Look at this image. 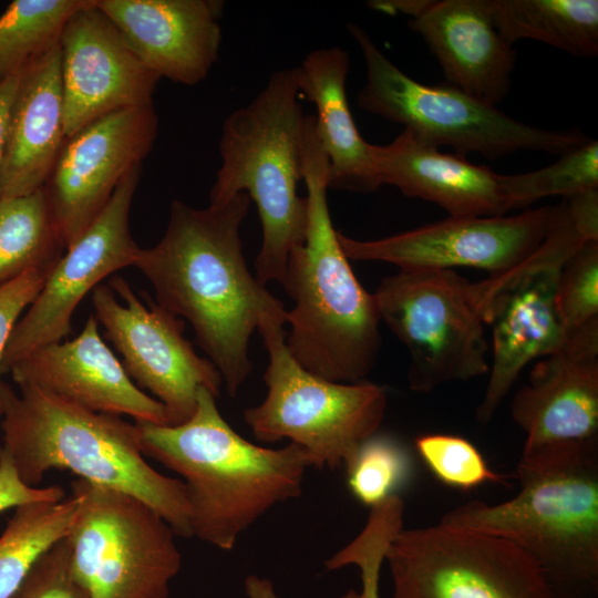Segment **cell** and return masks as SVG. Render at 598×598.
<instances>
[{"label": "cell", "mask_w": 598, "mask_h": 598, "mask_svg": "<svg viewBox=\"0 0 598 598\" xmlns=\"http://www.w3.org/2000/svg\"><path fill=\"white\" fill-rule=\"evenodd\" d=\"M250 203L245 193L207 208L173 200L164 236L141 248L134 264L153 286L155 301L190 323L231 398L251 372V334L266 316L286 310L243 252Z\"/></svg>", "instance_id": "1"}, {"label": "cell", "mask_w": 598, "mask_h": 598, "mask_svg": "<svg viewBox=\"0 0 598 598\" xmlns=\"http://www.w3.org/2000/svg\"><path fill=\"white\" fill-rule=\"evenodd\" d=\"M328 157L305 115L301 176L307 188L303 240L289 254L281 286L295 305L287 311L286 346L307 371L329 381H363L381 347L380 313L373 293L355 277L328 206Z\"/></svg>", "instance_id": "2"}, {"label": "cell", "mask_w": 598, "mask_h": 598, "mask_svg": "<svg viewBox=\"0 0 598 598\" xmlns=\"http://www.w3.org/2000/svg\"><path fill=\"white\" fill-rule=\"evenodd\" d=\"M516 478L514 498L467 502L439 524L516 545L538 564L555 598H597L598 437L524 446Z\"/></svg>", "instance_id": "3"}, {"label": "cell", "mask_w": 598, "mask_h": 598, "mask_svg": "<svg viewBox=\"0 0 598 598\" xmlns=\"http://www.w3.org/2000/svg\"><path fill=\"white\" fill-rule=\"evenodd\" d=\"M202 388L193 415L177 425L135 422L145 456L183 478L192 537L230 550L277 504L301 495L311 467L295 443L269 448L239 435Z\"/></svg>", "instance_id": "4"}, {"label": "cell", "mask_w": 598, "mask_h": 598, "mask_svg": "<svg viewBox=\"0 0 598 598\" xmlns=\"http://www.w3.org/2000/svg\"><path fill=\"white\" fill-rule=\"evenodd\" d=\"M1 384L2 445L20 478L38 486L51 470L133 495L176 536L190 538L185 485L156 471L143 454L136 424L94 412L32 386Z\"/></svg>", "instance_id": "5"}, {"label": "cell", "mask_w": 598, "mask_h": 598, "mask_svg": "<svg viewBox=\"0 0 598 598\" xmlns=\"http://www.w3.org/2000/svg\"><path fill=\"white\" fill-rule=\"evenodd\" d=\"M295 68L275 71L264 89L228 115L219 141L220 167L209 205L239 193L255 202L262 231L256 278L283 281L290 251L302 243L306 199L298 195L305 114Z\"/></svg>", "instance_id": "6"}, {"label": "cell", "mask_w": 598, "mask_h": 598, "mask_svg": "<svg viewBox=\"0 0 598 598\" xmlns=\"http://www.w3.org/2000/svg\"><path fill=\"white\" fill-rule=\"evenodd\" d=\"M287 310L266 316L258 331L269 355L265 400L244 411V421L264 443L289 440L309 455L311 467L347 466L361 444L377 434L388 395L369 381L334 382L302 368L286 346Z\"/></svg>", "instance_id": "7"}, {"label": "cell", "mask_w": 598, "mask_h": 598, "mask_svg": "<svg viewBox=\"0 0 598 598\" xmlns=\"http://www.w3.org/2000/svg\"><path fill=\"white\" fill-rule=\"evenodd\" d=\"M367 66L358 105L404 125L421 142L475 152L489 159L519 151L561 155L590 140L578 130H551L523 123L450 84L429 85L401 71L355 23L347 25Z\"/></svg>", "instance_id": "8"}, {"label": "cell", "mask_w": 598, "mask_h": 598, "mask_svg": "<svg viewBox=\"0 0 598 598\" xmlns=\"http://www.w3.org/2000/svg\"><path fill=\"white\" fill-rule=\"evenodd\" d=\"M588 241L567 202L551 207L543 243L515 267L474 282L476 301L492 328V362L476 417L488 423L523 369L558 351L567 339L556 306L564 262Z\"/></svg>", "instance_id": "9"}, {"label": "cell", "mask_w": 598, "mask_h": 598, "mask_svg": "<svg viewBox=\"0 0 598 598\" xmlns=\"http://www.w3.org/2000/svg\"><path fill=\"white\" fill-rule=\"evenodd\" d=\"M65 536L70 568L87 598H167L182 568L173 528L140 498L81 478Z\"/></svg>", "instance_id": "10"}, {"label": "cell", "mask_w": 598, "mask_h": 598, "mask_svg": "<svg viewBox=\"0 0 598 598\" xmlns=\"http://www.w3.org/2000/svg\"><path fill=\"white\" fill-rule=\"evenodd\" d=\"M381 321L410 354L408 383L429 393L489 370L474 282L452 269L400 270L373 292Z\"/></svg>", "instance_id": "11"}, {"label": "cell", "mask_w": 598, "mask_h": 598, "mask_svg": "<svg viewBox=\"0 0 598 598\" xmlns=\"http://www.w3.org/2000/svg\"><path fill=\"white\" fill-rule=\"evenodd\" d=\"M385 561L393 598H555L538 564L516 545L441 524L403 528Z\"/></svg>", "instance_id": "12"}, {"label": "cell", "mask_w": 598, "mask_h": 598, "mask_svg": "<svg viewBox=\"0 0 598 598\" xmlns=\"http://www.w3.org/2000/svg\"><path fill=\"white\" fill-rule=\"evenodd\" d=\"M114 276L92 291L94 317L122 355V364L141 390L161 402L168 424L186 422L194 413L202 388L218 398L223 383L216 367L194 350L179 317Z\"/></svg>", "instance_id": "13"}, {"label": "cell", "mask_w": 598, "mask_h": 598, "mask_svg": "<svg viewBox=\"0 0 598 598\" xmlns=\"http://www.w3.org/2000/svg\"><path fill=\"white\" fill-rule=\"evenodd\" d=\"M157 127L150 103L105 115L65 137L43 186L65 249L99 217L123 177L142 165Z\"/></svg>", "instance_id": "14"}, {"label": "cell", "mask_w": 598, "mask_h": 598, "mask_svg": "<svg viewBox=\"0 0 598 598\" xmlns=\"http://www.w3.org/2000/svg\"><path fill=\"white\" fill-rule=\"evenodd\" d=\"M142 165L127 173L92 225L58 260L40 293L8 342L2 373L34 350L61 342L82 299L115 271L134 266L141 248L130 228V210Z\"/></svg>", "instance_id": "15"}, {"label": "cell", "mask_w": 598, "mask_h": 598, "mask_svg": "<svg viewBox=\"0 0 598 598\" xmlns=\"http://www.w3.org/2000/svg\"><path fill=\"white\" fill-rule=\"evenodd\" d=\"M553 206L515 216L451 217L388 237L359 240L339 231L349 260L382 261L400 270L473 267L495 275L526 259L543 243Z\"/></svg>", "instance_id": "16"}, {"label": "cell", "mask_w": 598, "mask_h": 598, "mask_svg": "<svg viewBox=\"0 0 598 598\" xmlns=\"http://www.w3.org/2000/svg\"><path fill=\"white\" fill-rule=\"evenodd\" d=\"M65 137L111 113L153 103L161 80L96 6L76 10L59 40Z\"/></svg>", "instance_id": "17"}, {"label": "cell", "mask_w": 598, "mask_h": 598, "mask_svg": "<svg viewBox=\"0 0 598 598\" xmlns=\"http://www.w3.org/2000/svg\"><path fill=\"white\" fill-rule=\"evenodd\" d=\"M8 373L19 388L32 386L94 412L168 424L164 405L132 381L101 338L94 315L73 340L34 350Z\"/></svg>", "instance_id": "18"}, {"label": "cell", "mask_w": 598, "mask_h": 598, "mask_svg": "<svg viewBox=\"0 0 598 598\" xmlns=\"http://www.w3.org/2000/svg\"><path fill=\"white\" fill-rule=\"evenodd\" d=\"M525 446L598 437V319L567 334L539 359L511 403Z\"/></svg>", "instance_id": "19"}, {"label": "cell", "mask_w": 598, "mask_h": 598, "mask_svg": "<svg viewBox=\"0 0 598 598\" xmlns=\"http://www.w3.org/2000/svg\"><path fill=\"white\" fill-rule=\"evenodd\" d=\"M142 63L159 79L196 85L219 56L220 0H96Z\"/></svg>", "instance_id": "20"}, {"label": "cell", "mask_w": 598, "mask_h": 598, "mask_svg": "<svg viewBox=\"0 0 598 598\" xmlns=\"http://www.w3.org/2000/svg\"><path fill=\"white\" fill-rule=\"evenodd\" d=\"M447 84L496 106L508 93L516 51L494 25L487 0H425L409 20Z\"/></svg>", "instance_id": "21"}, {"label": "cell", "mask_w": 598, "mask_h": 598, "mask_svg": "<svg viewBox=\"0 0 598 598\" xmlns=\"http://www.w3.org/2000/svg\"><path fill=\"white\" fill-rule=\"evenodd\" d=\"M380 185L436 204L451 217L504 216L509 207L501 176L465 156L447 154L403 130L386 145L372 144Z\"/></svg>", "instance_id": "22"}, {"label": "cell", "mask_w": 598, "mask_h": 598, "mask_svg": "<svg viewBox=\"0 0 598 598\" xmlns=\"http://www.w3.org/2000/svg\"><path fill=\"white\" fill-rule=\"evenodd\" d=\"M64 140L61 49L56 44L23 69L10 111L0 198L43 188Z\"/></svg>", "instance_id": "23"}, {"label": "cell", "mask_w": 598, "mask_h": 598, "mask_svg": "<svg viewBox=\"0 0 598 598\" xmlns=\"http://www.w3.org/2000/svg\"><path fill=\"white\" fill-rule=\"evenodd\" d=\"M349 54L340 47L309 52L295 66L300 96L316 106V131L328 157V187L372 193L381 185L374 168L372 144L363 140L351 114L346 81Z\"/></svg>", "instance_id": "24"}, {"label": "cell", "mask_w": 598, "mask_h": 598, "mask_svg": "<svg viewBox=\"0 0 598 598\" xmlns=\"http://www.w3.org/2000/svg\"><path fill=\"white\" fill-rule=\"evenodd\" d=\"M487 6L512 45L530 39L578 58L598 54L597 0H487Z\"/></svg>", "instance_id": "25"}, {"label": "cell", "mask_w": 598, "mask_h": 598, "mask_svg": "<svg viewBox=\"0 0 598 598\" xmlns=\"http://www.w3.org/2000/svg\"><path fill=\"white\" fill-rule=\"evenodd\" d=\"M76 508L78 498L72 493L61 501L14 508L0 535V598H10L38 559L66 536Z\"/></svg>", "instance_id": "26"}, {"label": "cell", "mask_w": 598, "mask_h": 598, "mask_svg": "<svg viewBox=\"0 0 598 598\" xmlns=\"http://www.w3.org/2000/svg\"><path fill=\"white\" fill-rule=\"evenodd\" d=\"M63 249L43 188L0 198V286L27 270L54 267Z\"/></svg>", "instance_id": "27"}, {"label": "cell", "mask_w": 598, "mask_h": 598, "mask_svg": "<svg viewBox=\"0 0 598 598\" xmlns=\"http://www.w3.org/2000/svg\"><path fill=\"white\" fill-rule=\"evenodd\" d=\"M89 0H14L0 16V84L59 44L69 18Z\"/></svg>", "instance_id": "28"}, {"label": "cell", "mask_w": 598, "mask_h": 598, "mask_svg": "<svg viewBox=\"0 0 598 598\" xmlns=\"http://www.w3.org/2000/svg\"><path fill=\"white\" fill-rule=\"evenodd\" d=\"M501 183L509 210L528 207L545 197L565 199L585 189L598 188V142L590 138L540 169L502 175Z\"/></svg>", "instance_id": "29"}, {"label": "cell", "mask_w": 598, "mask_h": 598, "mask_svg": "<svg viewBox=\"0 0 598 598\" xmlns=\"http://www.w3.org/2000/svg\"><path fill=\"white\" fill-rule=\"evenodd\" d=\"M411 461L390 436L374 434L364 441L346 466L351 494L370 508L396 494L409 478Z\"/></svg>", "instance_id": "30"}, {"label": "cell", "mask_w": 598, "mask_h": 598, "mask_svg": "<svg viewBox=\"0 0 598 598\" xmlns=\"http://www.w3.org/2000/svg\"><path fill=\"white\" fill-rule=\"evenodd\" d=\"M415 448L432 474L446 486L470 491L485 483L506 484L468 440L444 433L423 434Z\"/></svg>", "instance_id": "31"}, {"label": "cell", "mask_w": 598, "mask_h": 598, "mask_svg": "<svg viewBox=\"0 0 598 598\" xmlns=\"http://www.w3.org/2000/svg\"><path fill=\"white\" fill-rule=\"evenodd\" d=\"M556 306L567 334L598 319V240L584 243L561 266Z\"/></svg>", "instance_id": "32"}, {"label": "cell", "mask_w": 598, "mask_h": 598, "mask_svg": "<svg viewBox=\"0 0 598 598\" xmlns=\"http://www.w3.org/2000/svg\"><path fill=\"white\" fill-rule=\"evenodd\" d=\"M393 538L394 532L389 525L369 520L348 545L328 559L332 570L349 565L360 570L361 589H350L340 598H380L381 567Z\"/></svg>", "instance_id": "33"}, {"label": "cell", "mask_w": 598, "mask_h": 598, "mask_svg": "<svg viewBox=\"0 0 598 598\" xmlns=\"http://www.w3.org/2000/svg\"><path fill=\"white\" fill-rule=\"evenodd\" d=\"M10 598H87L72 575L65 537L38 559Z\"/></svg>", "instance_id": "34"}, {"label": "cell", "mask_w": 598, "mask_h": 598, "mask_svg": "<svg viewBox=\"0 0 598 598\" xmlns=\"http://www.w3.org/2000/svg\"><path fill=\"white\" fill-rule=\"evenodd\" d=\"M52 269H30L0 286V374L4 352L19 318L35 300ZM1 384L0 380V414Z\"/></svg>", "instance_id": "35"}, {"label": "cell", "mask_w": 598, "mask_h": 598, "mask_svg": "<svg viewBox=\"0 0 598 598\" xmlns=\"http://www.w3.org/2000/svg\"><path fill=\"white\" fill-rule=\"evenodd\" d=\"M64 489L59 485L30 486L19 476L12 458L0 446V513L33 502L61 501Z\"/></svg>", "instance_id": "36"}, {"label": "cell", "mask_w": 598, "mask_h": 598, "mask_svg": "<svg viewBox=\"0 0 598 598\" xmlns=\"http://www.w3.org/2000/svg\"><path fill=\"white\" fill-rule=\"evenodd\" d=\"M570 215L587 240H598V188H589L565 198Z\"/></svg>", "instance_id": "37"}, {"label": "cell", "mask_w": 598, "mask_h": 598, "mask_svg": "<svg viewBox=\"0 0 598 598\" xmlns=\"http://www.w3.org/2000/svg\"><path fill=\"white\" fill-rule=\"evenodd\" d=\"M23 69L0 84V172L2 167L11 106Z\"/></svg>", "instance_id": "38"}, {"label": "cell", "mask_w": 598, "mask_h": 598, "mask_svg": "<svg viewBox=\"0 0 598 598\" xmlns=\"http://www.w3.org/2000/svg\"><path fill=\"white\" fill-rule=\"evenodd\" d=\"M245 592L247 598H279L272 582L257 575L245 579Z\"/></svg>", "instance_id": "39"}, {"label": "cell", "mask_w": 598, "mask_h": 598, "mask_svg": "<svg viewBox=\"0 0 598 598\" xmlns=\"http://www.w3.org/2000/svg\"><path fill=\"white\" fill-rule=\"evenodd\" d=\"M0 417H1V414H0Z\"/></svg>", "instance_id": "40"}]
</instances>
